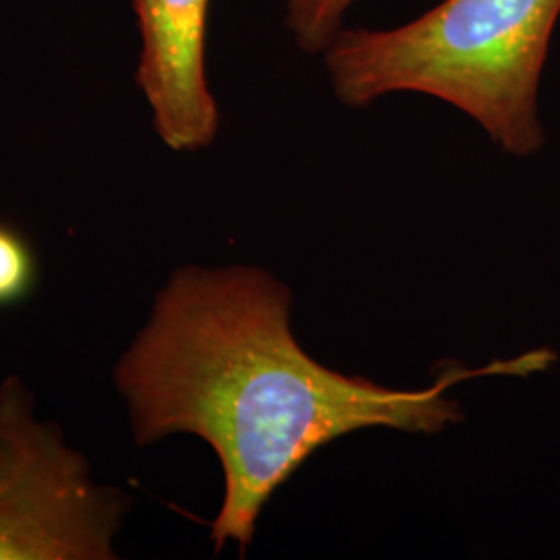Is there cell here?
<instances>
[{
    "instance_id": "cell-1",
    "label": "cell",
    "mask_w": 560,
    "mask_h": 560,
    "mask_svg": "<svg viewBox=\"0 0 560 560\" xmlns=\"http://www.w3.org/2000/svg\"><path fill=\"white\" fill-rule=\"evenodd\" d=\"M293 293L256 266H183L120 353L113 384L136 446L187 434L221 463L224 497L210 538L241 557L261 511L322 446L368 428L441 434L465 420L451 390L481 376H529L557 353L483 368L446 363L425 388H390L322 365L291 328Z\"/></svg>"
},
{
    "instance_id": "cell-2",
    "label": "cell",
    "mask_w": 560,
    "mask_h": 560,
    "mask_svg": "<svg viewBox=\"0 0 560 560\" xmlns=\"http://www.w3.org/2000/svg\"><path fill=\"white\" fill-rule=\"evenodd\" d=\"M560 0H442L393 30H340L322 52L342 104L418 92L453 104L504 152L544 143L538 90Z\"/></svg>"
},
{
    "instance_id": "cell-3",
    "label": "cell",
    "mask_w": 560,
    "mask_h": 560,
    "mask_svg": "<svg viewBox=\"0 0 560 560\" xmlns=\"http://www.w3.org/2000/svg\"><path fill=\"white\" fill-rule=\"evenodd\" d=\"M59 423L38 418L18 374L0 382V560H115L131 509Z\"/></svg>"
},
{
    "instance_id": "cell-4",
    "label": "cell",
    "mask_w": 560,
    "mask_h": 560,
    "mask_svg": "<svg viewBox=\"0 0 560 560\" xmlns=\"http://www.w3.org/2000/svg\"><path fill=\"white\" fill-rule=\"evenodd\" d=\"M141 34L138 85L162 143L198 152L217 140L219 104L206 78L210 0H131Z\"/></svg>"
},
{
    "instance_id": "cell-5",
    "label": "cell",
    "mask_w": 560,
    "mask_h": 560,
    "mask_svg": "<svg viewBox=\"0 0 560 560\" xmlns=\"http://www.w3.org/2000/svg\"><path fill=\"white\" fill-rule=\"evenodd\" d=\"M40 277L38 254L27 235L0 219V310L30 300Z\"/></svg>"
},
{
    "instance_id": "cell-6",
    "label": "cell",
    "mask_w": 560,
    "mask_h": 560,
    "mask_svg": "<svg viewBox=\"0 0 560 560\" xmlns=\"http://www.w3.org/2000/svg\"><path fill=\"white\" fill-rule=\"evenodd\" d=\"M355 0H284V23L303 52L322 55Z\"/></svg>"
}]
</instances>
